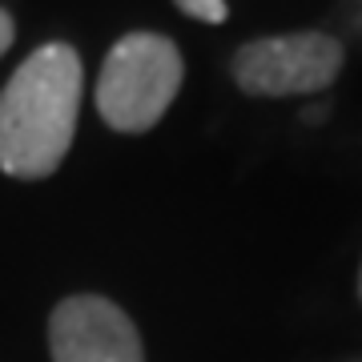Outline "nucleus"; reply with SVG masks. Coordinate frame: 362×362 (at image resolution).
Instances as JSON below:
<instances>
[{
    "mask_svg": "<svg viewBox=\"0 0 362 362\" xmlns=\"http://www.w3.org/2000/svg\"><path fill=\"white\" fill-rule=\"evenodd\" d=\"M85 69L73 45L49 40L16 69L0 93V169L40 181L65 161L81 113Z\"/></svg>",
    "mask_w": 362,
    "mask_h": 362,
    "instance_id": "f257e3e1",
    "label": "nucleus"
},
{
    "mask_svg": "<svg viewBox=\"0 0 362 362\" xmlns=\"http://www.w3.org/2000/svg\"><path fill=\"white\" fill-rule=\"evenodd\" d=\"M185 77L177 45L161 33H125L97 77V113L117 133H149Z\"/></svg>",
    "mask_w": 362,
    "mask_h": 362,
    "instance_id": "f03ea898",
    "label": "nucleus"
},
{
    "mask_svg": "<svg viewBox=\"0 0 362 362\" xmlns=\"http://www.w3.org/2000/svg\"><path fill=\"white\" fill-rule=\"evenodd\" d=\"M233 81L246 97H310L342 73V45L330 33H282L233 52Z\"/></svg>",
    "mask_w": 362,
    "mask_h": 362,
    "instance_id": "7ed1b4c3",
    "label": "nucleus"
},
{
    "mask_svg": "<svg viewBox=\"0 0 362 362\" xmlns=\"http://www.w3.org/2000/svg\"><path fill=\"white\" fill-rule=\"evenodd\" d=\"M49 350L52 362H145L133 318L101 294H73L52 310Z\"/></svg>",
    "mask_w": 362,
    "mask_h": 362,
    "instance_id": "20e7f679",
    "label": "nucleus"
},
{
    "mask_svg": "<svg viewBox=\"0 0 362 362\" xmlns=\"http://www.w3.org/2000/svg\"><path fill=\"white\" fill-rule=\"evenodd\" d=\"M185 16H194L202 25H221L226 16H230V4L226 0H173Z\"/></svg>",
    "mask_w": 362,
    "mask_h": 362,
    "instance_id": "39448f33",
    "label": "nucleus"
},
{
    "mask_svg": "<svg viewBox=\"0 0 362 362\" xmlns=\"http://www.w3.org/2000/svg\"><path fill=\"white\" fill-rule=\"evenodd\" d=\"M13 16L4 13V8H0V57H4V52H8V45H13Z\"/></svg>",
    "mask_w": 362,
    "mask_h": 362,
    "instance_id": "423d86ee",
    "label": "nucleus"
},
{
    "mask_svg": "<svg viewBox=\"0 0 362 362\" xmlns=\"http://www.w3.org/2000/svg\"><path fill=\"white\" fill-rule=\"evenodd\" d=\"M358 298H362V270H358Z\"/></svg>",
    "mask_w": 362,
    "mask_h": 362,
    "instance_id": "0eeeda50",
    "label": "nucleus"
}]
</instances>
